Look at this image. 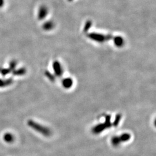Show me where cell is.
<instances>
[{"instance_id":"7a4b0ae2","label":"cell","mask_w":156,"mask_h":156,"mask_svg":"<svg viewBox=\"0 0 156 156\" xmlns=\"http://www.w3.org/2000/svg\"><path fill=\"white\" fill-rule=\"evenodd\" d=\"M89 38L92 40H94L95 41L98 42H104L107 38V36L103 35L102 34H90L88 35Z\"/></svg>"},{"instance_id":"5b68a950","label":"cell","mask_w":156,"mask_h":156,"mask_svg":"<svg viewBox=\"0 0 156 156\" xmlns=\"http://www.w3.org/2000/svg\"><path fill=\"white\" fill-rule=\"evenodd\" d=\"M53 69L55 72V74L57 76H61L62 74V68L61 67V65L60 63L57 61H55L53 63Z\"/></svg>"},{"instance_id":"9c48e42d","label":"cell","mask_w":156,"mask_h":156,"mask_svg":"<svg viewBox=\"0 0 156 156\" xmlns=\"http://www.w3.org/2000/svg\"><path fill=\"white\" fill-rule=\"evenodd\" d=\"M111 142H112V144L113 146L115 147H117L118 146L120 143L121 142L120 139V138L119 137H113L112 139H111Z\"/></svg>"},{"instance_id":"52a82bcc","label":"cell","mask_w":156,"mask_h":156,"mask_svg":"<svg viewBox=\"0 0 156 156\" xmlns=\"http://www.w3.org/2000/svg\"><path fill=\"white\" fill-rule=\"evenodd\" d=\"M3 139L7 143H12L14 141V137L10 133H6L4 135Z\"/></svg>"},{"instance_id":"6da1fadb","label":"cell","mask_w":156,"mask_h":156,"mask_svg":"<svg viewBox=\"0 0 156 156\" xmlns=\"http://www.w3.org/2000/svg\"><path fill=\"white\" fill-rule=\"evenodd\" d=\"M28 125L29 127L32 128L35 131L38 132L39 133L41 134L42 135L46 136V137H49L51 135L52 132L50 130H49L48 127H46L42 125L39 124V123L33 121V120H28Z\"/></svg>"},{"instance_id":"5bb4252c","label":"cell","mask_w":156,"mask_h":156,"mask_svg":"<svg viewBox=\"0 0 156 156\" xmlns=\"http://www.w3.org/2000/svg\"><path fill=\"white\" fill-rule=\"evenodd\" d=\"M4 2V0H0V6H1L3 3Z\"/></svg>"},{"instance_id":"8992f818","label":"cell","mask_w":156,"mask_h":156,"mask_svg":"<svg viewBox=\"0 0 156 156\" xmlns=\"http://www.w3.org/2000/svg\"><path fill=\"white\" fill-rule=\"evenodd\" d=\"M63 86L66 88H70L72 86L73 82L71 79L70 78H66L63 80L62 82Z\"/></svg>"},{"instance_id":"4fadbf2b","label":"cell","mask_w":156,"mask_h":156,"mask_svg":"<svg viewBox=\"0 0 156 156\" xmlns=\"http://www.w3.org/2000/svg\"><path fill=\"white\" fill-rule=\"evenodd\" d=\"M105 123L106 124L108 128H109L112 126V124L110 123V116H109V115L106 116V119H105Z\"/></svg>"},{"instance_id":"7c38bea8","label":"cell","mask_w":156,"mask_h":156,"mask_svg":"<svg viewBox=\"0 0 156 156\" xmlns=\"http://www.w3.org/2000/svg\"><path fill=\"white\" fill-rule=\"evenodd\" d=\"M121 118V115L120 114H117V115H116V118H115V121H114V122H113V125L115 127H117V126L119 125V123H120V121Z\"/></svg>"},{"instance_id":"30bf717a","label":"cell","mask_w":156,"mask_h":156,"mask_svg":"<svg viewBox=\"0 0 156 156\" xmlns=\"http://www.w3.org/2000/svg\"><path fill=\"white\" fill-rule=\"evenodd\" d=\"M114 43H115L116 46H117L118 47H121L123 46V45L124 43V41H123V39L121 37H116L115 38H114Z\"/></svg>"},{"instance_id":"8fae6325","label":"cell","mask_w":156,"mask_h":156,"mask_svg":"<svg viewBox=\"0 0 156 156\" xmlns=\"http://www.w3.org/2000/svg\"><path fill=\"white\" fill-rule=\"evenodd\" d=\"M53 27H54V24H53V23L52 21H47L46 23H45L43 24V26L44 30H47V31L52 30V29L53 28Z\"/></svg>"},{"instance_id":"277c9868","label":"cell","mask_w":156,"mask_h":156,"mask_svg":"<svg viewBox=\"0 0 156 156\" xmlns=\"http://www.w3.org/2000/svg\"><path fill=\"white\" fill-rule=\"evenodd\" d=\"M48 9L45 6H41L38 11V18L41 20L44 19L48 14Z\"/></svg>"},{"instance_id":"3957f363","label":"cell","mask_w":156,"mask_h":156,"mask_svg":"<svg viewBox=\"0 0 156 156\" xmlns=\"http://www.w3.org/2000/svg\"><path fill=\"white\" fill-rule=\"evenodd\" d=\"M108 128L106 124L102 123V124H99L97 126H95L92 129V132L95 134H98L102 132L104 130Z\"/></svg>"},{"instance_id":"ba28073f","label":"cell","mask_w":156,"mask_h":156,"mask_svg":"<svg viewBox=\"0 0 156 156\" xmlns=\"http://www.w3.org/2000/svg\"><path fill=\"white\" fill-rule=\"evenodd\" d=\"M120 139L121 141V142H127L130 139H131V135L128 133H124L123 134H121L120 137Z\"/></svg>"}]
</instances>
